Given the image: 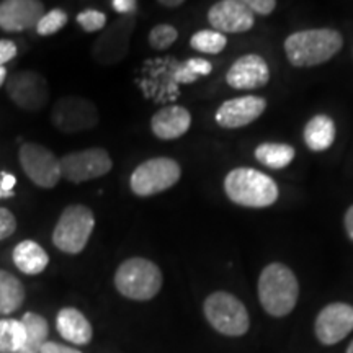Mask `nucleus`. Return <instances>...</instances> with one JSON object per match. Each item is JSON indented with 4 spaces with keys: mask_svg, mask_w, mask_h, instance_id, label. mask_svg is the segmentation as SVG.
Returning a JSON list of instances; mask_svg holds the SVG:
<instances>
[{
    "mask_svg": "<svg viewBox=\"0 0 353 353\" xmlns=\"http://www.w3.org/2000/svg\"><path fill=\"white\" fill-rule=\"evenodd\" d=\"M342 46V34L330 28L303 30L285 39L286 57L294 68H312L327 63Z\"/></svg>",
    "mask_w": 353,
    "mask_h": 353,
    "instance_id": "obj_1",
    "label": "nucleus"
},
{
    "mask_svg": "<svg viewBox=\"0 0 353 353\" xmlns=\"http://www.w3.org/2000/svg\"><path fill=\"white\" fill-rule=\"evenodd\" d=\"M259 299L267 314L285 317L293 311L299 298L298 278L286 265H267L259 276Z\"/></svg>",
    "mask_w": 353,
    "mask_h": 353,
    "instance_id": "obj_2",
    "label": "nucleus"
},
{
    "mask_svg": "<svg viewBox=\"0 0 353 353\" xmlns=\"http://www.w3.org/2000/svg\"><path fill=\"white\" fill-rule=\"evenodd\" d=\"M229 200L245 208H268L278 200V185L272 176L250 167H237L224 179Z\"/></svg>",
    "mask_w": 353,
    "mask_h": 353,
    "instance_id": "obj_3",
    "label": "nucleus"
},
{
    "mask_svg": "<svg viewBox=\"0 0 353 353\" xmlns=\"http://www.w3.org/2000/svg\"><path fill=\"white\" fill-rule=\"evenodd\" d=\"M162 272L156 263L143 257H132L123 262L114 273V286L125 298L134 301H149L162 288Z\"/></svg>",
    "mask_w": 353,
    "mask_h": 353,
    "instance_id": "obj_4",
    "label": "nucleus"
},
{
    "mask_svg": "<svg viewBox=\"0 0 353 353\" xmlns=\"http://www.w3.org/2000/svg\"><path fill=\"white\" fill-rule=\"evenodd\" d=\"M203 311L213 329L228 337H241L250 327V317L244 303L226 291L210 294L203 304Z\"/></svg>",
    "mask_w": 353,
    "mask_h": 353,
    "instance_id": "obj_5",
    "label": "nucleus"
},
{
    "mask_svg": "<svg viewBox=\"0 0 353 353\" xmlns=\"http://www.w3.org/2000/svg\"><path fill=\"white\" fill-rule=\"evenodd\" d=\"M94 228L95 218L90 208L83 205H70L57 221L52 242L65 254H81L90 239Z\"/></svg>",
    "mask_w": 353,
    "mask_h": 353,
    "instance_id": "obj_6",
    "label": "nucleus"
},
{
    "mask_svg": "<svg viewBox=\"0 0 353 353\" xmlns=\"http://www.w3.org/2000/svg\"><path fill=\"white\" fill-rule=\"evenodd\" d=\"M182 169L179 162L169 157H154L136 167L130 185L134 195L152 196L174 187L180 180Z\"/></svg>",
    "mask_w": 353,
    "mask_h": 353,
    "instance_id": "obj_7",
    "label": "nucleus"
},
{
    "mask_svg": "<svg viewBox=\"0 0 353 353\" xmlns=\"http://www.w3.org/2000/svg\"><path fill=\"white\" fill-rule=\"evenodd\" d=\"M61 162V175L72 183H82L88 180L107 175L113 167L112 157L101 148H90L83 151L70 152Z\"/></svg>",
    "mask_w": 353,
    "mask_h": 353,
    "instance_id": "obj_8",
    "label": "nucleus"
},
{
    "mask_svg": "<svg viewBox=\"0 0 353 353\" xmlns=\"http://www.w3.org/2000/svg\"><path fill=\"white\" fill-rule=\"evenodd\" d=\"M51 121L56 130L68 132H81L92 130L99 123V110L94 101L82 97H63L54 103L51 112Z\"/></svg>",
    "mask_w": 353,
    "mask_h": 353,
    "instance_id": "obj_9",
    "label": "nucleus"
},
{
    "mask_svg": "<svg viewBox=\"0 0 353 353\" xmlns=\"http://www.w3.org/2000/svg\"><path fill=\"white\" fill-rule=\"evenodd\" d=\"M20 165L28 179L41 188H52L63 179L54 152L37 143H25L19 152Z\"/></svg>",
    "mask_w": 353,
    "mask_h": 353,
    "instance_id": "obj_10",
    "label": "nucleus"
},
{
    "mask_svg": "<svg viewBox=\"0 0 353 353\" xmlns=\"http://www.w3.org/2000/svg\"><path fill=\"white\" fill-rule=\"evenodd\" d=\"M7 94L17 107L25 112H38L50 100V88L41 74L20 70L7 81Z\"/></svg>",
    "mask_w": 353,
    "mask_h": 353,
    "instance_id": "obj_11",
    "label": "nucleus"
},
{
    "mask_svg": "<svg viewBox=\"0 0 353 353\" xmlns=\"http://www.w3.org/2000/svg\"><path fill=\"white\" fill-rule=\"evenodd\" d=\"M314 330L322 345H335L353 330V306L332 303L321 309L316 317Z\"/></svg>",
    "mask_w": 353,
    "mask_h": 353,
    "instance_id": "obj_12",
    "label": "nucleus"
},
{
    "mask_svg": "<svg viewBox=\"0 0 353 353\" xmlns=\"http://www.w3.org/2000/svg\"><path fill=\"white\" fill-rule=\"evenodd\" d=\"M208 21L219 33H245L255 23L254 12L239 0H219L208 12Z\"/></svg>",
    "mask_w": 353,
    "mask_h": 353,
    "instance_id": "obj_13",
    "label": "nucleus"
},
{
    "mask_svg": "<svg viewBox=\"0 0 353 353\" xmlns=\"http://www.w3.org/2000/svg\"><path fill=\"white\" fill-rule=\"evenodd\" d=\"M265 108H267V100L262 97H237L221 105L216 112V123L228 130H236L254 123L259 117H262Z\"/></svg>",
    "mask_w": 353,
    "mask_h": 353,
    "instance_id": "obj_14",
    "label": "nucleus"
},
{
    "mask_svg": "<svg viewBox=\"0 0 353 353\" xmlns=\"http://www.w3.org/2000/svg\"><path fill=\"white\" fill-rule=\"evenodd\" d=\"M270 81V69L259 54H245L229 68L226 82L236 90H254L265 87Z\"/></svg>",
    "mask_w": 353,
    "mask_h": 353,
    "instance_id": "obj_15",
    "label": "nucleus"
},
{
    "mask_svg": "<svg viewBox=\"0 0 353 353\" xmlns=\"http://www.w3.org/2000/svg\"><path fill=\"white\" fill-rule=\"evenodd\" d=\"M43 15L44 6L39 0H3L0 3V28L10 33L37 28Z\"/></svg>",
    "mask_w": 353,
    "mask_h": 353,
    "instance_id": "obj_16",
    "label": "nucleus"
},
{
    "mask_svg": "<svg viewBox=\"0 0 353 353\" xmlns=\"http://www.w3.org/2000/svg\"><path fill=\"white\" fill-rule=\"evenodd\" d=\"M128 20L114 23L103 34H100L94 44V57L103 65H113L125 57L128 51Z\"/></svg>",
    "mask_w": 353,
    "mask_h": 353,
    "instance_id": "obj_17",
    "label": "nucleus"
},
{
    "mask_svg": "<svg viewBox=\"0 0 353 353\" xmlns=\"http://www.w3.org/2000/svg\"><path fill=\"white\" fill-rule=\"evenodd\" d=\"M192 125V114L187 108L179 105H170L154 114L151 120V130L159 139L170 141L182 138Z\"/></svg>",
    "mask_w": 353,
    "mask_h": 353,
    "instance_id": "obj_18",
    "label": "nucleus"
},
{
    "mask_svg": "<svg viewBox=\"0 0 353 353\" xmlns=\"http://www.w3.org/2000/svg\"><path fill=\"white\" fill-rule=\"evenodd\" d=\"M56 327L61 337L76 345H87L94 335L90 322L76 307L61 309L56 317Z\"/></svg>",
    "mask_w": 353,
    "mask_h": 353,
    "instance_id": "obj_19",
    "label": "nucleus"
},
{
    "mask_svg": "<svg viewBox=\"0 0 353 353\" xmlns=\"http://www.w3.org/2000/svg\"><path fill=\"white\" fill-rule=\"evenodd\" d=\"M335 134V123L327 114H316L304 126V143L314 152L327 151L334 144Z\"/></svg>",
    "mask_w": 353,
    "mask_h": 353,
    "instance_id": "obj_20",
    "label": "nucleus"
},
{
    "mask_svg": "<svg viewBox=\"0 0 353 353\" xmlns=\"http://www.w3.org/2000/svg\"><path fill=\"white\" fill-rule=\"evenodd\" d=\"M13 263L25 275H38L50 263L46 250L34 241H21L13 249Z\"/></svg>",
    "mask_w": 353,
    "mask_h": 353,
    "instance_id": "obj_21",
    "label": "nucleus"
},
{
    "mask_svg": "<svg viewBox=\"0 0 353 353\" xmlns=\"http://www.w3.org/2000/svg\"><path fill=\"white\" fill-rule=\"evenodd\" d=\"M25 301V288L12 273L0 270V314L19 311Z\"/></svg>",
    "mask_w": 353,
    "mask_h": 353,
    "instance_id": "obj_22",
    "label": "nucleus"
},
{
    "mask_svg": "<svg viewBox=\"0 0 353 353\" xmlns=\"http://www.w3.org/2000/svg\"><path fill=\"white\" fill-rule=\"evenodd\" d=\"M25 330H26V341L25 347L19 353H39L44 343L48 342V335H50V325L43 316L34 314V312H25L21 317Z\"/></svg>",
    "mask_w": 353,
    "mask_h": 353,
    "instance_id": "obj_23",
    "label": "nucleus"
},
{
    "mask_svg": "<svg viewBox=\"0 0 353 353\" xmlns=\"http://www.w3.org/2000/svg\"><path fill=\"white\" fill-rule=\"evenodd\" d=\"M296 151L293 145L281 143H262L255 149V159L268 169H283L293 162Z\"/></svg>",
    "mask_w": 353,
    "mask_h": 353,
    "instance_id": "obj_24",
    "label": "nucleus"
},
{
    "mask_svg": "<svg viewBox=\"0 0 353 353\" xmlns=\"http://www.w3.org/2000/svg\"><path fill=\"white\" fill-rule=\"evenodd\" d=\"M26 330L21 321H0V353H19L25 347Z\"/></svg>",
    "mask_w": 353,
    "mask_h": 353,
    "instance_id": "obj_25",
    "label": "nucleus"
},
{
    "mask_svg": "<svg viewBox=\"0 0 353 353\" xmlns=\"http://www.w3.org/2000/svg\"><path fill=\"white\" fill-rule=\"evenodd\" d=\"M190 44L193 50L205 52V54H219L226 48L228 38L226 34L216 32V30H201L193 34Z\"/></svg>",
    "mask_w": 353,
    "mask_h": 353,
    "instance_id": "obj_26",
    "label": "nucleus"
},
{
    "mask_svg": "<svg viewBox=\"0 0 353 353\" xmlns=\"http://www.w3.org/2000/svg\"><path fill=\"white\" fill-rule=\"evenodd\" d=\"M211 70H213V65H211L210 61L201 59V57H193V59H188L187 63L176 69L175 81L179 83H192L198 77L208 76Z\"/></svg>",
    "mask_w": 353,
    "mask_h": 353,
    "instance_id": "obj_27",
    "label": "nucleus"
},
{
    "mask_svg": "<svg viewBox=\"0 0 353 353\" xmlns=\"http://www.w3.org/2000/svg\"><path fill=\"white\" fill-rule=\"evenodd\" d=\"M65 23H68V15H65L64 10L61 8H54V10L44 13L41 20L38 21L37 32L41 37H50V34H54L59 32L61 28H64Z\"/></svg>",
    "mask_w": 353,
    "mask_h": 353,
    "instance_id": "obj_28",
    "label": "nucleus"
},
{
    "mask_svg": "<svg viewBox=\"0 0 353 353\" xmlns=\"http://www.w3.org/2000/svg\"><path fill=\"white\" fill-rule=\"evenodd\" d=\"M179 38V32L172 25H157L154 26L149 33V44L154 48V50H167V48L172 46Z\"/></svg>",
    "mask_w": 353,
    "mask_h": 353,
    "instance_id": "obj_29",
    "label": "nucleus"
},
{
    "mask_svg": "<svg viewBox=\"0 0 353 353\" xmlns=\"http://www.w3.org/2000/svg\"><path fill=\"white\" fill-rule=\"evenodd\" d=\"M79 25L85 30L87 33L100 32V30L105 28V23H107V15L103 12L99 10H85L77 15Z\"/></svg>",
    "mask_w": 353,
    "mask_h": 353,
    "instance_id": "obj_30",
    "label": "nucleus"
},
{
    "mask_svg": "<svg viewBox=\"0 0 353 353\" xmlns=\"http://www.w3.org/2000/svg\"><path fill=\"white\" fill-rule=\"evenodd\" d=\"M17 229V219L7 208L0 206V241L10 237Z\"/></svg>",
    "mask_w": 353,
    "mask_h": 353,
    "instance_id": "obj_31",
    "label": "nucleus"
},
{
    "mask_svg": "<svg viewBox=\"0 0 353 353\" xmlns=\"http://www.w3.org/2000/svg\"><path fill=\"white\" fill-rule=\"evenodd\" d=\"M239 2L260 15H270L276 7V0H239Z\"/></svg>",
    "mask_w": 353,
    "mask_h": 353,
    "instance_id": "obj_32",
    "label": "nucleus"
},
{
    "mask_svg": "<svg viewBox=\"0 0 353 353\" xmlns=\"http://www.w3.org/2000/svg\"><path fill=\"white\" fill-rule=\"evenodd\" d=\"M17 56V46L10 39H0V68Z\"/></svg>",
    "mask_w": 353,
    "mask_h": 353,
    "instance_id": "obj_33",
    "label": "nucleus"
},
{
    "mask_svg": "<svg viewBox=\"0 0 353 353\" xmlns=\"http://www.w3.org/2000/svg\"><path fill=\"white\" fill-rule=\"evenodd\" d=\"M0 176H2V180H0V198L13 196V187H15V183H17L15 175L7 174V172H2Z\"/></svg>",
    "mask_w": 353,
    "mask_h": 353,
    "instance_id": "obj_34",
    "label": "nucleus"
},
{
    "mask_svg": "<svg viewBox=\"0 0 353 353\" xmlns=\"http://www.w3.org/2000/svg\"><path fill=\"white\" fill-rule=\"evenodd\" d=\"M39 353H82L76 350V348L72 347H68V345H63V343H57V342H50L48 341L44 343L41 352Z\"/></svg>",
    "mask_w": 353,
    "mask_h": 353,
    "instance_id": "obj_35",
    "label": "nucleus"
},
{
    "mask_svg": "<svg viewBox=\"0 0 353 353\" xmlns=\"http://www.w3.org/2000/svg\"><path fill=\"white\" fill-rule=\"evenodd\" d=\"M113 8L118 13H131L136 10V0H113Z\"/></svg>",
    "mask_w": 353,
    "mask_h": 353,
    "instance_id": "obj_36",
    "label": "nucleus"
},
{
    "mask_svg": "<svg viewBox=\"0 0 353 353\" xmlns=\"http://www.w3.org/2000/svg\"><path fill=\"white\" fill-rule=\"evenodd\" d=\"M343 224H345V231L348 234V237L353 241V205L347 210L345 218H343Z\"/></svg>",
    "mask_w": 353,
    "mask_h": 353,
    "instance_id": "obj_37",
    "label": "nucleus"
},
{
    "mask_svg": "<svg viewBox=\"0 0 353 353\" xmlns=\"http://www.w3.org/2000/svg\"><path fill=\"white\" fill-rule=\"evenodd\" d=\"M159 2L165 7H179V6H182L185 0H159Z\"/></svg>",
    "mask_w": 353,
    "mask_h": 353,
    "instance_id": "obj_38",
    "label": "nucleus"
},
{
    "mask_svg": "<svg viewBox=\"0 0 353 353\" xmlns=\"http://www.w3.org/2000/svg\"><path fill=\"white\" fill-rule=\"evenodd\" d=\"M7 81V69L6 68H0V87L3 85V82Z\"/></svg>",
    "mask_w": 353,
    "mask_h": 353,
    "instance_id": "obj_39",
    "label": "nucleus"
},
{
    "mask_svg": "<svg viewBox=\"0 0 353 353\" xmlns=\"http://www.w3.org/2000/svg\"><path fill=\"white\" fill-rule=\"evenodd\" d=\"M345 353H353V341L350 342V345L347 347V352Z\"/></svg>",
    "mask_w": 353,
    "mask_h": 353,
    "instance_id": "obj_40",
    "label": "nucleus"
}]
</instances>
